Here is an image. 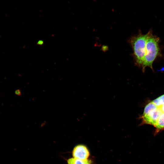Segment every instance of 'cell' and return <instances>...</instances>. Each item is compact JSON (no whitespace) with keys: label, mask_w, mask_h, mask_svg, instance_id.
Here are the masks:
<instances>
[{"label":"cell","mask_w":164,"mask_h":164,"mask_svg":"<svg viewBox=\"0 0 164 164\" xmlns=\"http://www.w3.org/2000/svg\"><path fill=\"white\" fill-rule=\"evenodd\" d=\"M162 111L159 107L154 111L152 113L148 116L142 118V125L147 124L153 125H155Z\"/></svg>","instance_id":"obj_4"},{"label":"cell","mask_w":164,"mask_h":164,"mask_svg":"<svg viewBox=\"0 0 164 164\" xmlns=\"http://www.w3.org/2000/svg\"><path fill=\"white\" fill-rule=\"evenodd\" d=\"M151 101L158 107L162 106L164 104V94Z\"/></svg>","instance_id":"obj_8"},{"label":"cell","mask_w":164,"mask_h":164,"mask_svg":"<svg viewBox=\"0 0 164 164\" xmlns=\"http://www.w3.org/2000/svg\"><path fill=\"white\" fill-rule=\"evenodd\" d=\"M15 93L16 95L19 96L21 95V92L20 89H18L15 91Z\"/></svg>","instance_id":"obj_9"},{"label":"cell","mask_w":164,"mask_h":164,"mask_svg":"<svg viewBox=\"0 0 164 164\" xmlns=\"http://www.w3.org/2000/svg\"><path fill=\"white\" fill-rule=\"evenodd\" d=\"M154 127L156 128L155 135L164 129V112H162L159 116Z\"/></svg>","instance_id":"obj_6"},{"label":"cell","mask_w":164,"mask_h":164,"mask_svg":"<svg viewBox=\"0 0 164 164\" xmlns=\"http://www.w3.org/2000/svg\"><path fill=\"white\" fill-rule=\"evenodd\" d=\"M158 108L157 106L151 101L145 106L143 113L140 118L142 119L148 116L152 113L155 111Z\"/></svg>","instance_id":"obj_5"},{"label":"cell","mask_w":164,"mask_h":164,"mask_svg":"<svg viewBox=\"0 0 164 164\" xmlns=\"http://www.w3.org/2000/svg\"><path fill=\"white\" fill-rule=\"evenodd\" d=\"M159 39L152 33L149 37L146 44L145 53L142 66L144 72L147 67L153 70V63L159 53Z\"/></svg>","instance_id":"obj_2"},{"label":"cell","mask_w":164,"mask_h":164,"mask_svg":"<svg viewBox=\"0 0 164 164\" xmlns=\"http://www.w3.org/2000/svg\"><path fill=\"white\" fill-rule=\"evenodd\" d=\"M162 112H164V104L159 107Z\"/></svg>","instance_id":"obj_10"},{"label":"cell","mask_w":164,"mask_h":164,"mask_svg":"<svg viewBox=\"0 0 164 164\" xmlns=\"http://www.w3.org/2000/svg\"><path fill=\"white\" fill-rule=\"evenodd\" d=\"M91 160H82L74 158L69 159L67 160L68 164H92Z\"/></svg>","instance_id":"obj_7"},{"label":"cell","mask_w":164,"mask_h":164,"mask_svg":"<svg viewBox=\"0 0 164 164\" xmlns=\"http://www.w3.org/2000/svg\"><path fill=\"white\" fill-rule=\"evenodd\" d=\"M90 153L87 147L85 145L80 144L76 146L72 151L73 158L82 160L88 159Z\"/></svg>","instance_id":"obj_3"},{"label":"cell","mask_w":164,"mask_h":164,"mask_svg":"<svg viewBox=\"0 0 164 164\" xmlns=\"http://www.w3.org/2000/svg\"><path fill=\"white\" fill-rule=\"evenodd\" d=\"M152 33L151 31L145 34L140 32L130 39V43L133 50L136 63L140 67H142L145 53L147 41Z\"/></svg>","instance_id":"obj_1"}]
</instances>
